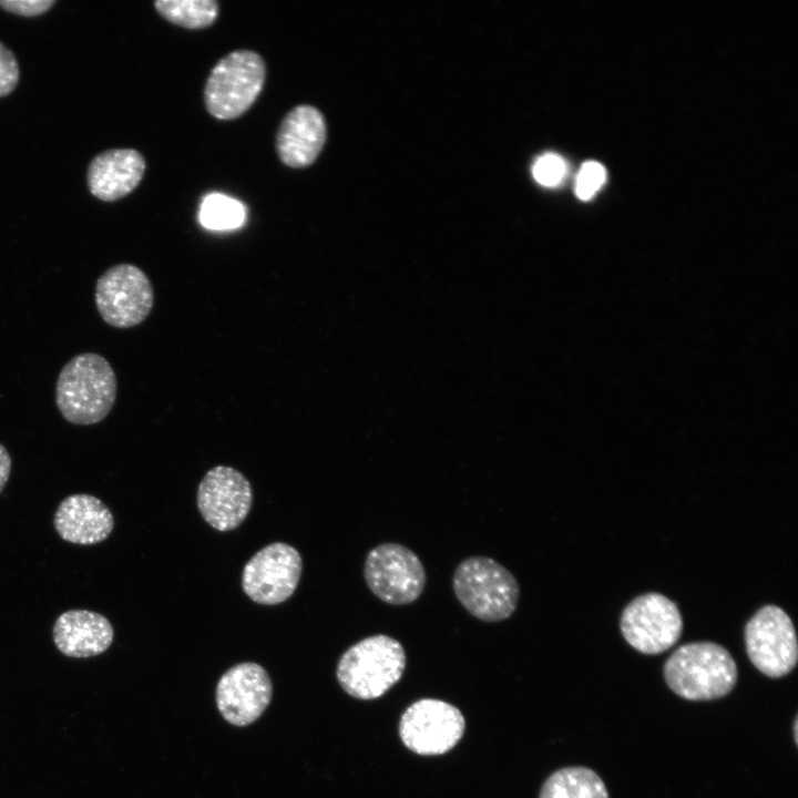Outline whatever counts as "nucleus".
I'll return each mask as SVG.
<instances>
[{
  "instance_id": "f257e3e1",
  "label": "nucleus",
  "mask_w": 798,
  "mask_h": 798,
  "mask_svg": "<svg viewBox=\"0 0 798 798\" xmlns=\"http://www.w3.org/2000/svg\"><path fill=\"white\" fill-rule=\"evenodd\" d=\"M116 390V376L110 362L99 354L83 352L61 369L55 402L66 421L88 426L102 421L110 413Z\"/></svg>"
},
{
  "instance_id": "f03ea898",
  "label": "nucleus",
  "mask_w": 798,
  "mask_h": 798,
  "mask_svg": "<svg viewBox=\"0 0 798 798\" xmlns=\"http://www.w3.org/2000/svg\"><path fill=\"white\" fill-rule=\"evenodd\" d=\"M737 677V666L730 653L713 642L685 644L664 664L667 686L688 700L724 697L735 687Z\"/></svg>"
},
{
  "instance_id": "7ed1b4c3",
  "label": "nucleus",
  "mask_w": 798,
  "mask_h": 798,
  "mask_svg": "<svg viewBox=\"0 0 798 798\" xmlns=\"http://www.w3.org/2000/svg\"><path fill=\"white\" fill-rule=\"evenodd\" d=\"M406 653L399 641L377 634L368 636L340 657L337 679L344 690L359 699H375L388 692L402 676Z\"/></svg>"
},
{
  "instance_id": "20e7f679",
  "label": "nucleus",
  "mask_w": 798,
  "mask_h": 798,
  "mask_svg": "<svg viewBox=\"0 0 798 798\" xmlns=\"http://www.w3.org/2000/svg\"><path fill=\"white\" fill-rule=\"evenodd\" d=\"M452 587L458 601L472 616L490 623L509 618L520 597L514 575L488 556H471L459 563Z\"/></svg>"
},
{
  "instance_id": "39448f33",
  "label": "nucleus",
  "mask_w": 798,
  "mask_h": 798,
  "mask_svg": "<svg viewBox=\"0 0 798 798\" xmlns=\"http://www.w3.org/2000/svg\"><path fill=\"white\" fill-rule=\"evenodd\" d=\"M266 78L264 59L250 50H236L212 69L204 88L211 115L233 120L244 114L259 95Z\"/></svg>"
},
{
  "instance_id": "423d86ee",
  "label": "nucleus",
  "mask_w": 798,
  "mask_h": 798,
  "mask_svg": "<svg viewBox=\"0 0 798 798\" xmlns=\"http://www.w3.org/2000/svg\"><path fill=\"white\" fill-rule=\"evenodd\" d=\"M364 577L374 595L390 605H407L420 597L427 577L422 562L407 546L387 542L371 549Z\"/></svg>"
},
{
  "instance_id": "0eeeda50",
  "label": "nucleus",
  "mask_w": 798,
  "mask_h": 798,
  "mask_svg": "<svg viewBox=\"0 0 798 798\" xmlns=\"http://www.w3.org/2000/svg\"><path fill=\"white\" fill-rule=\"evenodd\" d=\"M94 297L102 319L115 328L140 325L154 305V289L147 275L125 263L110 267L99 277Z\"/></svg>"
},
{
  "instance_id": "6e6552de",
  "label": "nucleus",
  "mask_w": 798,
  "mask_h": 798,
  "mask_svg": "<svg viewBox=\"0 0 798 798\" xmlns=\"http://www.w3.org/2000/svg\"><path fill=\"white\" fill-rule=\"evenodd\" d=\"M746 651L754 666L766 676L787 675L798 659L797 636L790 617L776 605H766L745 627Z\"/></svg>"
},
{
  "instance_id": "1a4fd4ad",
  "label": "nucleus",
  "mask_w": 798,
  "mask_h": 798,
  "mask_svg": "<svg viewBox=\"0 0 798 798\" xmlns=\"http://www.w3.org/2000/svg\"><path fill=\"white\" fill-rule=\"evenodd\" d=\"M621 631L626 642L643 654H659L672 647L683 631L677 605L659 593L634 598L623 611Z\"/></svg>"
},
{
  "instance_id": "9d476101",
  "label": "nucleus",
  "mask_w": 798,
  "mask_h": 798,
  "mask_svg": "<svg viewBox=\"0 0 798 798\" xmlns=\"http://www.w3.org/2000/svg\"><path fill=\"white\" fill-rule=\"evenodd\" d=\"M466 722L461 712L440 699L423 698L402 714L399 735L405 746L419 755H440L461 739Z\"/></svg>"
},
{
  "instance_id": "9b49d317",
  "label": "nucleus",
  "mask_w": 798,
  "mask_h": 798,
  "mask_svg": "<svg viewBox=\"0 0 798 798\" xmlns=\"http://www.w3.org/2000/svg\"><path fill=\"white\" fill-rule=\"evenodd\" d=\"M301 570V556L295 548L283 542L270 543L245 564L242 587L258 604H279L295 592Z\"/></svg>"
},
{
  "instance_id": "f8f14e48",
  "label": "nucleus",
  "mask_w": 798,
  "mask_h": 798,
  "mask_svg": "<svg viewBox=\"0 0 798 798\" xmlns=\"http://www.w3.org/2000/svg\"><path fill=\"white\" fill-rule=\"evenodd\" d=\"M253 501L248 480L236 469L216 466L203 477L197 490V508L214 529H236L246 519Z\"/></svg>"
},
{
  "instance_id": "ddd939ff",
  "label": "nucleus",
  "mask_w": 798,
  "mask_h": 798,
  "mask_svg": "<svg viewBox=\"0 0 798 798\" xmlns=\"http://www.w3.org/2000/svg\"><path fill=\"white\" fill-rule=\"evenodd\" d=\"M273 693L267 672L246 662L231 667L216 687V704L222 716L235 726L255 722L268 706Z\"/></svg>"
},
{
  "instance_id": "4468645a",
  "label": "nucleus",
  "mask_w": 798,
  "mask_h": 798,
  "mask_svg": "<svg viewBox=\"0 0 798 798\" xmlns=\"http://www.w3.org/2000/svg\"><path fill=\"white\" fill-rule=\"evenodd\" d=\"M326 136L321 112L311 105H297L285 115L277 131L278 157L289 167L309 166L321 152Z\"/></svg>"
},
{
  "instance_id": "2eb2a0df",
  "label": "nucleus",
  "mask_w": 798,
  "mask_h": 798,
  "mask_svg": "<svg viewBox=\"0 0 798 798\" xmlns=\"http://www.w3.org/2000/svg\"><path fill=\"white\" fill-rule=\"evenodd\" d=\"M58 534L65 541L91 545L105 540L114 519L110 509L96 497L78 493L66 497L53 518Z\"/></svg>"
},
{
  "instance_id": "dca6fc26",
  "label": "nucleus",
  "mask_w": 798,
  "mask_h": 798,
  "mask_svg": "<svg viewBox=\"0 0 798 798\" xmlns=\"http://www.w3.org/2000/svg\"><path fill=\"white\" fill-rule=\"evenodd\" d=\"M53 642L65 656L85 658L104 653L113 642L110 621L88 610H69L53 625Z\"/></svg>"
},
{
  "instance_id": "f3484780",
  "label": "nucleus",
  "mask_w": 798,
  "mask_h": 798,
  "mask_svg": "<svg viewBox=\"0 0 798 798\" xmlns=\"http://www.w3.org/2000/svg\"><path fill=\"white\" fill-rule=\"evenodd\" d=\"M144 171V157L136 150L104 151L98 154L89 165V190L101 201H117L135 190Z\"/></svg>"
},
{
  "instance_id": "a211bd4d",
  "label": "nucleus",
  "mask_w": 798,
  "mask_h": 798,
  "mask_svg": "<svg viewBox=\"0 0 798 798\" xmlns=\"http://www.w3.org/2000/svg\"><path fill=\"white\" fill-rule=\"evenodd\" d=\"M540 798H610L601 777L586 767H565L543 784Z\"/></svg>"
},
{
  "instance_id": "6ab92c4d",
  "label": "nucleus",
  "mask_w": 798,
  "mask_h": 798,
  "mask_svg": "<svg viewBox=\"0 0 798 798\" xmlns=\"http://www.w3.org/2000/svg\"><path fill=\"white\" fill-rule=\"evenodd\" d=\"M154 7L165 20L187 29L211 25L219 12L215 0H157Z\"/></svg>"
},
{
  "instance_id": "aec40b11",
  "label": "nucleus",
  "mask_w": 798,
  "mask_h": 798,
  "mask_svg": "<svg viewBox=\"0 0 798 798\" xmlns=\"http://www.w3.org/2000/svg\"><path fill=\"white\" fill-rule=\"evenodd\" d=\"M245 215V207L241 202L219 193L205 196L200 209L203 226L215 231L239 227Z\"/></svg>"
},
{
  "instance_id": "412c9836",
  "label": "nucleus",
  "mask_w": 798,
  "mask_h": 798,
  "mask_svg": "<svg viewBox=\"0 0 798 798\" xmlns=\"http://www.w3.org/2000/svg\"><path fill=\"white\" fill-rule=\"evenodd\" d=\"M532 173L539 184L553 187L564 178L566 164L560 155L546 153L535 161Z\"/></svg>"
},
{
  "instance_id": "4be33fe9",
  "label": "nucleus",
  "mask_w": 798,
  "mask_h": 798,
  "mask_svg": "<svg viewBox=\"0 0 798 798\" xmlns=\"http://www.w3.org/2000/svg\"><path fill=\"white\" fill-rule=\"evenodd\" d=\"M605 177L606 172L602 164L594 161L584 163L576 177V196L583 201L591 198L602 186Z\"/></svg>"
},
{
  "instance_id": "5701e85b",
  "label": "nucleus",
  "mask_w": 798,
  "mask_h": 798,
  "mask_svg": "<svg viewBox=\"0 0 798 798\" xmlns=\"http://www.w3.org/2000/svg\"><path fill=\"white\" fill-rule=\"evenodd\" d=\"M19 80V65L14 54L0 42V98L13 91Z\"/></svg>"
},
{
  "instance_id": "b1692460",
  "label": "nucleus",
  "mask_w": 798,
  "mask_h": 798,
  "mask_svg": "<svg viewBox=\"0 0 798 798\" xmlns=\"http://www.w3.org/2000/svg\"><path fill=\"white\" fill-rule=\"evenodd\" d=\"M54 3V0H0L2 9L25 17L42 14Z\"/></svg>"
},
{
  "instance_id": "393cba45",
  "label": "nucleus",
  "mask_w": 798,
  "mask_h": 798,
  "mask_svg": "<svg viewBox=\"0 0 798 798\" xmlns=\"http://www.w3.org/2000/svg\"><path fill=\"white\" fill-rule=\"evenodd\" d=\"M11 471V457L3 444L0 443V493L8 482Z\"/></svg>"
},
{
  "instance_id": "a878e982",
  "label": "nucleus",
  "mask_w": 798,
  "mask_h": 798,
  "mask_svg": "<svg viewBox=\"0 0 798 798\" xmlns=\"http://www.w3.org/2000/svg\"><path fill=\"white\" fill-rule=\"evenodd\" d=\"M797 728H798V727H797V718H796L795 722H794V738H795V741H796V743H797V736H798V734H797Z\"/></svg>"
}]
</instances>
